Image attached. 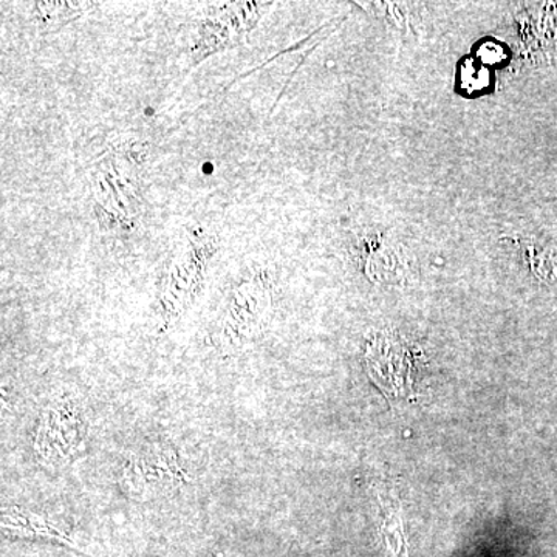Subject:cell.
<instances>
[{"instance_id": "6da1fadb", "label": "cell", "mask_w": 557, "mask_h": 557, "mask_svg": "<svg viewBox=\"0 0 557 557\" xmlns=\"http://www.w3.org/2000/svg\"><path fill=\"white\" fill-rule=\"evenodd\" d=\"M84 3L79 2H39L33 3L35 21L40 28H60L67 22L76 20L83 14Z\"/></svg>"}]
</instances>
